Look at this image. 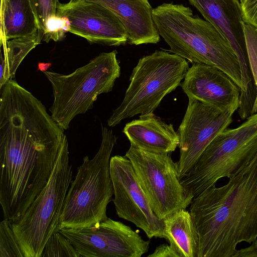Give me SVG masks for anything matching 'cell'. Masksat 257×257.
Segmentation results:
<instances>
[{
	"instance_id": "cell-10",
	"label": "cell",
	"mask_w": 257,
	"mask_h": 257,
	"mask_svg": "<svg viewBox=\"0 0 257 257\" xmlns=\"http://www.w3.org/2000/svg\"><path fill=\"white\" fill-rule=\"evenodd\" d=\"M80 257H141L149 249L130 226L107 217L88 227L61 229Z\"/></svg>"
},
{
	"instance_id": "cell-15",
	"label": "cell",
	"mask_w": 257,
	"mask_h": 257,
	"mask_svg": "<svg viewBox=\"0 0 257 257\" xmlns=\"http://www.w3.org/2000/svg\"><path fill=\"white\" fill-rule=\"evenodd\" d=\"M188 99L222 110L235 112L239 107L240 88L223 71L201 63H193L181 84Z\"/></svg>"
},
{
	"instance_id": "cell-1",
	"label": "cell",
	"mask_w": 257,
	"mask_h": 257,
	"mask_svg": "<svg viewBox=\"0 0 257 257\" xmlns=\"http://www.w3.org/2000/svg\"><path fill=\"white\" fill-rule=\"evenodd\" d=\"M65 135L45 106L24 87L0 97V203L4 219L24 214L47 185Z\"/></svg>"
},
{
	"instance_id": "cell-28",
	"label": "cell",
	"mask_w": 257,
	"mask_h": 257,
	"mask_svg": "<svg viewBox=\"0 0 257 257\" xmlns=\"http://www.w3.org/2000/svg\"><path fill=\"white\" fill-rule=\"evenodd\" d=\"M246 248L237 250L232 257H257V239Z\"/></svg>"
},
{
	"instance_id": "cell-6",
	"label": "cell",
	"mask_w": 257,
	"mask_h": 257,
	"mask_svg": "<svg viewBox=\"0 0 257 257\" xmlns=\"http://www.w3.org/2000/svg\"><path fill=\"white\" fill-rule=\"evenodd\" d=\"M72 175L65 135L49 181L24 214L11 223L25 257H41L48 239L62 229L61 216Z\"/></svg>"
},
{
	"instance_id": "cell-8",
	"label": "cell",
	"mask_w": 257,
	"mask_h": 257,
	"mask_svg": "<svg viewBox=\"0 0 257 257\" xmlns=\"http://www.w3.org/2000/svg\"><path fill=\"white\" fill-rule=\"evenodd\" d=\"M246 118L239 126L220 133L180 179L194 197L220 179L235 175L256 155L257 113Z\"/></svg>"
},
{
	"instance_id": "cell-5",
	"label": "cell",
	"mask_w": 257,
	"mask_h": 257,
	"mask_svg": "<svg viewBox=\"0 0 257 257\" xmlns=\"http://www.w3.org/2000/svg\"><path fill=\"white\" fill-rule=\"evenodd\" d=\"M116 54V51L101 53L68 75L43 72L53 89L51 115L64 131L76 115L93 108L98 95L112 90L120 75Z\"/></svg>"
},
{
	"instance_id": "cell-16",
	"label": "cell",
	"mask_w": 257,
	"mask_h": 257,
	"mask_svg": "<svg viewBox=\"0 0 257 257\" xmlns=\"http://www.w3.org/2000/svg\"><path fill=\"white\" fill-rule=\"evenodd\" d=\"M99 4L111 11L121 22L129 44H157L160 36L155 26L148 0H84Z\"/></svg>"
},
{
	"instance_id": "cell-2",
	"label": "cell",
	"mask_w": 257,
	"mask_h": 257,
	"mask_svg": "<svg viewBox=\"0 0 257 257\" xmlns=\"http://www.w3.org/2000/svg\"><path fill=\"white\" fill-rule=\"evenodd\" d=\"M189 212L199 236L198 257H232L257 238V153L224 185L193 198Z\"/></svg>"
},
{
	"instance_id": "cell-14",
	"label": "cell",
	"mask_w": 257,
	"mask_h": 257,
	"mask_svg": "<svg viewBox=\"0 0 257 257\" xmlns=\"http://www.w3.org/2000/svg\"><path fill=\"white\" fill-rule=\"evenodd\" d=\"M226 38L234 51L239 64L241 93L255 87L248 58L244 22L239 0H188Z\"/></svg>"
},
{
	"instance_id": "cell-25",
	"label": "cell",
	"mask_w": 257,
	"mask_h": 257,
	"mask_svg": "<svg viewBox=\"0 0 257 257\" xmlns=\"http://www.w3.org/2000/svg\"><path fill=\"white\" fill-rule=\"evenodd\" d=\"M36 8L41 27L43 31L47 20L56 15L59 0H32Z\"/></svg>"
},
{
	"instance_id": "cell-20",
	"label": "cell",
	"mask_w": 257,
	"mask_h": 257,
	"mask_svg": "<svg viewBox=\"0 0 257 257\" xmlns=\"http://www.w3.org/2000/svg\"><path fill=\"white\" fill-rule=\"evenodd\" d=\"M44 31L26 37L1 41L0 88L7 81L14 78L16 70L26 56L43 41Z\"/></svg>"
},
{
	"instance_id": "cell-23",
	"label": "cell",
	"mask_w": 257,
	"mask_h": 257,
	"mask_svg": "<svg viewBox=\"0 0 257 257\" xmlns=\"http://www.w3.org/2000/svg\"><path fill=\"white\" fill-rule=\"evenodd\" d=\"M70 30V22L67 17L57 15L51 16L45 23L43 41L47 43L50 40L60 41Z\"/></svg>"
},
{
	"instance_id": "cell-3",
	"label": "cell",
	"mask_w": 257,
	"mask_h": 257,
	"mask_svg": "<svg viewBox=\"0 0 257 257\" xmlns=\"http://www.w3.org/2000/svg\"><path fill=\"white\" fill-rule=\"evenodd\" d=\"M159 34L170 51L192 63L211 66L223 71L240 88L241 76L230 44L210 23L183 4L163 3L153 10Z\"/></svg>"
},
{
	"instance_id": "cell-18",
	"label": "cell",
	"mask_w": 257,
	"mask_h": 257,
	"mask_svg": "<svg viewBox=\"0 0 257 257\" xmlns=\"http://www.w3.org/2000/svg\"><path fill=\"white\" fill-rule=\"evenodd\" d=\"M41 28L32 0H1L0 40L33 35Z\"/></svg>"
},
{
	"instance_id": "cell-4",
	"label": "cell",
	"mask_w": 257,
	"mask_h": 257,
	"mask_svg": "<svg viewBox=\"0 0 257 257\" xmlns=\"http://www.w3.org/2000/svg\"><path fill=\"white\" fill-rule=\"evenodd\" d=\"M101 132L98 152L92 159L83 158L71 182L61 216L62 229L90 227L108 217L107 206L113 195L110 160L117 137L103 125Z\"/></svg>"
},
{
	"instance_id": "cell-17",
	"label": "cell",
	"mask_w": 257,
	"mask_h": 257,
	"mask_svg": "<svg viewBox=\"0 0 257 257\" xmlns=\"http://www.w3.org/2000/svg\"><path fill=\"white\" fill-rule=\"evenodd\" d=\"M123 133L131 145L145 150L170 153L179 146V137L172 123H167L153 112L141 114L125 124Z\"/></svg>"
},
{
	"instance_id": "cell-24",
	"label": "cell",
	"mask_w": 257,
	"mask_h": 257,
	"mask_svg": "<svg viewBox=\"0 0 257 257\" xmlns=\"http://www.w3.org/2000/svg\"><path fill=\"white\" fill-rule=\"evenodd\" d=\"M244 35L251 71L257 91V30L244 24ZM257 113V94L251 114Z\"/></svg>"
},
{
	"instance_id": "cell-21",
	"label": "cell",
	"mask_w": 257,
	"mask_h": 257,
	"mask_svg": "<svg viewBox=\"0 0 257 257\" xmlns=\"http://www.w3.org/2000/svg\"><path fill=\"white\" fill-rule=\"evenodd\" d=\"M41 257H80L68 239L61 232L54 233L48 239Z\"/></svg>"
},
{
	"instance_id": "cell-13",
	"label": "cell",
	"mask_w": 257,
	"mask_h": 257,
	"mask_svg": "<svg viewBox=\"0 0 257 257\" xmlns=\"http://www.w3.org/2000/svg\"><path fill=\"white\" fill-rule=\"evenodd\" d=\"M56 15L67 17L70 22L69 32L90 43L119 46L127 42L120 20L109 9L97 3L84 0L60 3Z\"/></svg>"
},
{
	"instance_id": "cell-26",
	"label": "cell",
	"mask_w": 257,
	"mask_h": 257,
	"mask_svg": "<svg viewBox=\"0 0 257 257\" xmlns=\"http://www.w3.org/2000/svg\"><path fill=\"white\" fill-rule=\"evenodd\" d=\"M240 3L244 23L257 30V0H240Z\"/></svg>"
},
{
	"instance_id": "cell-22",
	"label": "cell",
	"mask_w": 257,
	"mask_h": 257,
	"mask_svg": "<svg viewBox=\"0 0 257 257\" xmlns=\"http://www.w3.org/2000/svg\"><path fill=\"white\" fill-rule=\"evenodd\" d=\"M11 223L7 219L0 223V257H25Z\"/></svg>"
},
{
	"instance_id": "cell-27",
	"label": "cell",
	"mask_w": 257,
	"mask_h": 257,
	"mask_svg": "<svg viewBox=\"0 0 257 257\" xmlns=\"http://www.w3.org/2000/svg\"><path fill=\"white\" fill-rule=\"evenodd\" d=\"M148 257H178L177 254L168 244H162L156 247L154 251Z\"/></svg>"
},
{
	"instance_id": "cell-7",
	"label": "cell",
	"mask_w": 257,
	"mask_h": 257,
	"mask_svg": "<svg viewBox=\"0 0 257 257\" xmlns=\"http://www.w3.org/2000/svg\"><path fill=\"white\" fill-rule=\"evenodd\" d=\"M188 68L185 59L162 50L140 58L124 98L108 119L107 125L115 126L127 118L153 112L163 98L181 84Z\"/></svg>"
},
{
	"instance_id": "cell-12",
	"label": "cell",
	"mask_w": 257,
	"mask_h": 257,
	"mask_svg": "<svg viewBox=\"0 0 257 257\" xmlns=\"http://www.w3.org/2000/svg\"><path fill=\"white\" fill-rule=\"evenodd\" d=\"M109 171L114 196L113 202L118 217L134 223L149 238H163V219L153 211L130 160L125 156L111 157Z\"/></svg>"
},
{
	"instance_id": "cell-19",
	"label": "cell",
	"mask_w": 257,
	"mask_h": 257,
	"mask_svg": "<svg viewBox=\"0 0 257 257\" xmlns=\"http://www.w3.org/2000/svg\"><path fill=\"white\" fill-rule=\"evenodd\" d=\"M165 230L163 238L178 257H198L199 236L189 211L180 209L163 219Z\"/></svg>"
},
{
	"instance_id": "cell-11",
	"label": "cell",
	"mask_w": 257,
	"mask_h": 257,
	"mask_svg": "<svg viewBox=\"0 0 257 257\" xmlns=\"http://www.w3.org/2000/svg\"><path fill=\"white\" fill-rule=\"evenodd\" d=\"M188 99L177 132L180 156L176 165L180 179L188 173L212 141L230 125L234 112L198 100Z\"/></svg>"
},
{
	"instance_id": "cell-9",
	"label": "cell",
	"mask_w": 257,
	"mask_h": 257,
	"mask_svg": "<svg viewBox=\"0 0 257 257\" xmlns=\"http://www.w3.org/2000/svg\"><path fill=\"white\" fill-rule=\"evenodd\" d=\"M138 181L156 215L163 219L180 209H186L194 197L183 186L169 153L151 152L130 145L125 153Z\"/></svg>"
},
{
	"instance_id": "cell-29",
	"label": "cell",
	"mask_w": 257,
	"mask_h": 257,
	"mask_svg": "<svg viewBox=\"0 0 257 257\" xmlns=\"http://www.w3.org/2000/svg\"><path fill=\"white\" fill-rule=\"evenodd\" d=\"M51 65V63L40 62L38 63V70H40L43 72L46 71Z\"/></svg>"
}]
</instances>
